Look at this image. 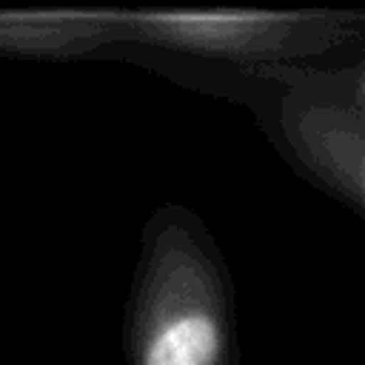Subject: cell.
<instances>
[{"label":"cell","instance_id":"277c9868","mask_svg":"<svg viewBox=\"0 0 365 365\" xmlns=\"http://www.w3.org/2000/svg\"><path fill=\"white\" fill-rule=\"evenodd\" d=\"M271 80L305 86L314 91H322L348 108H354L359 117H365V43L336 54L322 63L311 66H279V68H254Z\"/></svg>","mask_w":365,"mask_h":365},{"label":"cell","instance_id":"7a4b0ae2","mask_svg":"<svg viewBox=\"0 0 365 365\" xmlns=\"http://www.w3.org/2000/svg\"><path fill=\"white\" fill-rule=\"evenodd\" d=\"M111 14L117 46L234 71L311 66L365 43V17L348 11L140 9Z\"/></svg>","mask_w":365,"mask_h":365},{"label":"cell","instance_id":"3957f363","mask_svg":"<svg viewBox=\"0 0 365 365\" xmlns=\"http://www.w3.org/2000/svg\"><path fill=\"white\" fill-rule=\"evenodd\" d=\"M251 114L279 154L365 220V117L345 103L259 71H237Z\"/></svg>","mask_w":365,"mask_h":365},{"label":"cell","instance_id":"6da1fadb","mask_svg":"<svg viewBox=\"0 0 365 365\" xmlns=\"http://www.w3.org/2000/svg\"><path fill=\"white\" fill-rule=\"evenodd\" d=\"M125 365H240L228 265L185 205L151 211L123 328Z\"/></svg>","mask_w":365,"mask_h":365}]
</instances>
